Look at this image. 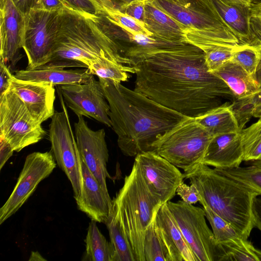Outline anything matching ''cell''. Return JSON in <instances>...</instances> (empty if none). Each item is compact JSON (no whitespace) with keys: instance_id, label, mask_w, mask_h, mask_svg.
I'll list each match as a JSON object with an SVG mask.
<instances>
[{"instance_id":"obj_1","label":"cell","mask_w":261,"mask_h":261,"mask_svg":"<svg viewBox=\"0 0 261 261\" xmlns=\"http://www.w3.org/2000/svg\"><path fill=\"white\" fill-rule=\"evenodd\" d=\"M134 90L191 118L221 105L231 91L210 71L203 51L189 43L156 49L132 60Z\"/></svg>"},{"instance_id":"obj_2","label":"cell","mask_w":261,"mask_h":261,"mask_svg":"<svg viewBox=\"0 0 261 261\" xmlns=\"http://www.w3.org/2000/svg\"><path fill=\"white\" fill-rule=\"evenodd\" d=\"M98 80L110 106L111 127L118 136V147L126 156L151 151L164 134L189 117L121 83Z\"/></svg>"},{"instance_id":"obj_3","label":"cell","mask_w":261,"mask_h":261,"mask_svg":"<svg viewBox=\"0 0 261 261\" xmlns=\"http://www.w3.org/2000/svg\"><path fill=\"white\" fill-rule=\"evenodd\" d=\"M93 17L68 8L62 10L53 55L50 61L39 68H87L91 62L101 58L133 66Z\"/></svg>"},{"instance_id":"obj_4","label":"cell","mask_w":261,"mask_h":261,"mask_svg":"<svg viewBox=\"0 0 261 261\" xmlns=\"http://www.w3.org/2000/svg\"><path fill=\"white\" fill-rule=\"evenodd\" d=\"M183 175L197 189L202 206L208 207L248 239L254 227L253 204L257 193L202 163Z\"/></svg>"},{"instance_id":"obj_5","label":"cell","mask_w":261,"mask_h":261,"mask_svg":"<svg viewBox=\"0 0 261 261\" xmlns=\"http://www.w3.org/2000/svg\"><path fill=\"white\" fill-rule=\"evenodd\" d=\"M113 200L136 260L145 261L143 243L145 232L162 204L149 191L135 162Z\"/></svg>"},{"instance_id":"obj_6","label":"cell","mask_w":261,"mask_h":261,"mask_svg":"<svg viewBox=\"0 0 261 261\" xmlns=\"http://www.w3.org/2000/svg\"><path fill=\"white\" fill-rule=\"evenodd\" d=\"M213 137L195 118L188 117L157 140L151 151L186 172L202 163Z\"/></svg>"},{"instance_id":"obj_7","label":"cell","mask_w":261,"mask_h":261,"mask_svg":"<svg viewBox=\"0 0 261 261\" xmlns=\"http://www.w3.org/2000/svg\"><path fill=\"white\" fill-rule=\"evenodd\" d=\"M167 204L197 261H228L224 247L207 225L203 208L182 200Z\"/></svg>"},{"instance_id":"obj_8","label":"cell","mask_w":261,"mask_h":261,"mask_svg":"<svg viewBox=\"0 0 261 261\" xmlns=\"http://www.w3.org/2000/svg\"><path fill=\"white\" fill-rule=\"evenodd\" d=\"M61 11L35 9L24 16L22 48L28 61L25 69L39 68L51 60L60 29Z\"/></svg>"},{"instance_id":"obj_9","label":"cell","mask_w":261,"mask_h":261,"mask_svg":"<svg viewBox=\"0 0 261 261\" xmlns=\"http://www.w3.org/2000/svg\"><path fill=\"white\" fill-rule=\"evenodd\" d=\"M58 94L62 110L55 112L49 126L51 151L57 165L69 180L74 196H76L81 192L83 183L81 155L59 88Z\"/></svg>"},{"instance_id":"obj_10","label":"cell","mask_w":261,"mask_h":261,"mask_svg":"<svg viewBox=\"0 0 261 261\" xmlns=\"http://www.w3.org/2000/svg\"><path fill=\"white\" fill-rule=\"evenodd\" d=\"M46 135L22 101L10 88L0 97V136L16 152L35 144Z\"/></svg>"},{"instance_id":"obj_11","label":"cell","mask_w":261,"mask_h":261,"mask_svg":"<svg viewBox=\"0 0 261 261\" xmlns=\"http://www.w3.org/2000/svg\"><path fill=\"white\" fill-rule=\"evenodd\" d=\"M57 164L52 152H34L25 158L23 168L10 196L0 209V224L27 201L39 184L49 176Z\"/></svg>"},{"instance_id":"obj_12","label":"cell","mask_w":261,"mask_h":261,"mask_svg":"<svg viewBox=\"0 0 261 261\" xmlns=\"http://www.w3.org/2000/svg\"><path fill=\"white\" fill-rule=\"evenodd\" d=\"M134 162L149 191L161 204L174 197L184 179L177 167L151 151L138 154Z\"/></svg>"},{"instance_id":"obj_13","label":"cell","mask_w":261,"mask_h":261,"mask_svg":"<svg viewBox=\"0 0 261 261\" xmlns=\"http://www.w3.org/2000/svg\"><path fill=\"white\" fill-rule=\"evenodd\" d=\"M150 1L186 29L233 33L220 16L212 0Z\"/></svg>"},{"instance_id":"obj_14","label":"cell","mask_w":261,"mask_h":261,"mask_svg":"<svg viewBox=\"0 0 261 261\" xmlns=\"http://www.w3.org/2000/svg\"><path fill=\"white\" fill-rule=\"evenodd\" d=\"M66 106L77 116H84L111 127L109 105L100 82L94 75L87 82L59 87Z\"/></svg>"},{"instance_id":"obj_15","label":"cell","mask_w":261,"mask_h":261,"mask_svg":"<svg viewBox=\"0 0 261 261\" xmlns=\"http://www.w3.org/2000/svg\"><path fill=\"white\" fill-rule=\"evenodd\" d=\"M74 124V134L81 157L105 191L109 194L106 179L110 178L107 170L109 151L106 132L101 128L93 130L83 116H77Z\"/></svg>"},{"instance_id":"obj_16","label":"cell","mask_w":261,"mask_h":261,"mask_svg":"<svg viewBox=\"0 0 261 261\" xmlns=\"http://www.w3.org/2000/svg\"><path fill=\"white\" fill-rule=\"evenodd\" d=\"M0 59L14 68L22 56L24 16L12 0H1Z\"/></svg>"},{"instance_id":"obj_17","label":"cell","mask_w":261,"mask_h":261,"mask_svg":"<svg viewBox=\"0 0 261 261\" xmlns=\"http://www.w3.org/2000/svg\"><path fill=\"white\" fill-rule=\"evenodd\" d=\"M10 88L22 101L36 122L51 118L55 112V89L52 84L23 81L14 76Z\"/></svg>"},{"instance_id":"obj_18","label":"cell","mask_w":261,"mask_h":261,"mask_svg":"<svg viewBox=\"0 0 261 261\" xmlns=\"http://www.w3.org/2000/svg\"><path fill=\"white\" fill-rule=\"evenodd\" d=\"M83 183L80 193L74 196L78 208L91 220L106 223L112 204L107 194L81 157Z\"/></svg>"},{"instance_id":"obj_19","label":"cell","mask_w":261,"mask_h":261,"mask_svg":"<svg viewBox=\"0 0 261 261\" xmlns=\"http://www.w3.org/2000/svg\"><path fill=\"white\" fill-rule=\"evenodd\" d=\"M155 219L158 232L171 261H197L167 203L161 206Z\"/></svg>"},{"instance_id":"obj_20","label":"cell","mask_w":261,"mask_h":261,"mask_svg":"<svg viewBox=\"0 0 261 261\" xmlns=\"http://www.w3.org/2000/svg\"><path fill=\"white\" fill-rule=\"evenodd\" d=\"M242 161L240 134L232 133L214 136L201 163L216 169H227L240 167Z\"/></svg>"},{"instance_id":"obj_21","label":"cell","mask_w":261,"mask_h":261,"mask_svg":"<svg viewBox=\"0 0 261 261\" xmlns=\"http://www.w3.org/2000/svg\"><path fill=\"white\" fill-rule=\"evenodd\" d=\"M143 21L153 37L160 40L173 43H186V29L150 1L147 2Z\"/></svg>"},{"instance_id":"obj_22","label":"cell","mask_w":261,"mask_h":261,"mask_svg":"<svg viewBox=\"0 0 261 261\" xmlns=\"http://www.w3.org/2000/svg\"><path fill=\"white\" fill-rule=\"evenodd\" d=\"M93 75L88 68L66 70L63 68L46 67L34 70H18L15 72L14 76L23 81L61 86L86 83Z\"/></svg>"},{"instance_id":"obj_23","label":"cell","mask_w":261,"mask_h":261,"mask_svg":"<svg viewBox=\"0 0 261 261\" xmlns=\"http://www.w3.org/2000/svg\"><path fill=\"white\" fill-rule=\"evenodd\" d=\"M213 73L229 88L233 94L234 100L247 97L259 90L254 76L232 60L224 63Z\"/></svg>"},{"instance_id":"obj_24","label":"cell","mask_w":261,"mask_h":261,"mask_svg":"<svg viewBox=\"0 0 261 261\" xmlns=\"http://www.w3.org/2000/svg\"><path fill=\"white\" fill-rule=\"evenodd\" d=\"M212 1L220 16L239 39L240 44H252L250 25L251 7L227 5L220 0Z\"/></svg>"},{"instance_id":"obj_25","label":"cell","mask_w":261,"mask_h":261,"mask_svg":"<svg viewBox=\"0 0 261 261\" xmlns=\"http://www.w3.org/2000/svg\"><path fill=\"white\" fill-rule=\"evenodd\" d=\"M195 118L213 136L240 132L230 103L228 102Z\"/></svg>"},{"instance_id":"obj_26","label":"cell","mask_w":261,"mask_h":261,"mask_svg":"<svg viewBox=\"0 0 261 261\" xmlns=\"http://www.w3.org/2000/svg\"><path fill=\"white\" fill-rule=\"evenodd\" d=\"M105 224L114 249V261H136L132 246L121 224L117 206L113 199L109 217Z\"/></svg>"},{"instance_id":"obj_27","label":"cell","mask_w":261,"mask_h":261,"mask_svg":"<svg viewBox=\"0 0 261 261\" xmlns=\"http://www.w3.org/2000/svg\"><path fill=\"white\" fill-rule=\"evenodd\" d=\"M86 250L82 260L114 261V249L99 230L96 222L89 223L85 240Z\"/></svg>"},{"instance_id":"obj_28","label":"cell","mask_w":261,"mask_h":261,"mask_svg":"<svg viewBox=\"0 0 261 261\" xmlns=\"http://www.w3.org/2000/svg\"><path fill=\"white\" fill-rule=\"evenodd\" d=\"M205 217L209 222L215 238L222 246H243L250 242L245 239L230 223L220 217L208 207L203 206Z\"/></svg>"},{"instance_id":"obj_29","label":"cell","mask_w":261,"mask_h":261,"mask_svg":"<svg viewBox=\"0 0 261 261\" xmlns=\"http://www.w3.org/2000/svg\"><path fill=\"white\" fill-rule=\"evenodd\" d=\"M96 8L97 14L102 15L112 24L127 34H141L153 36L144 21L133 17L116 7L102 5L97 6Z\"/></svg>"},{"instance_id":"obj_30","label":"cell","mask_w":261,"mask_h":261,"mask_svg":"<svg viewBox=\"0 0 261 261\" xmlns=\"http://www.w3.org/2000/svg\"><path fill=\"white\" fill-rule=\"evenodd\" d=\"M214 169L219 173L233 179L258 196L261 195V160L253 161L250 165L244 167Z\"/></svg>"},{"instance_id":"obj_31","label":"cell","mask_w":261,"mask_h":261,"mask_svg":"<svg viewBox=\"0 0 261 261\" xmlns=\"http://www.w3.org/2000/svg\"><path fill=\"white\" fill-rule=\"evenodd\" d=\"M87 68L98 78L109 79L121 83L126 81L128 73H135L134 66L126 65L106 58H99L91 62Z\"/></svg>"},{"instance_id":"obj_32","label":"cell","mask_w":261,"mask_h":261,"mask_svg":"<svg viewBox=\"0 0 261 261\" xmlns=\"http://www.w3.org/2000/svg\"><path fill=\"white\" fill-rule=\"evenodd\" d=\"M239 134L243 161L261 160V118Z\"/></svg>"},{"instance_id":"obj_33","label":"cell","mask_w":261,"mask_h":261,"mask_svg":"<svg viewBox=\"0 0 261 261\" xmlns=\"http://www.w3.org/2000/svg\"><path fill=\"white\" fill-rule=\"evenodd\" d=\"M155 216L145 232L143 251L145 261H171L168 253L158 232Z\"/></svg>"},{"instance_id":"obj_34","label":"cell","mask_w":261,"mask_h":261,"mask_svg":"<svg viewBox=\"0 0 261 261\" xmlns=\"http://www.w3.org/2000/svg\"><path fill=\"white\" fill-rule=\"evenodd\" d=\"M260 59L261 46L240 44L234 49L231 60L240 65L249 74L254 76Z\"/></svg>"},{"instance_id":"obj_35","label":"cell","mask_w":261,"mask_h":261,"mask_svg":"<svg viewBox=\"0 0 261 261\" xmlns=\"http://www.w3.org/2000/svg\"><path fill=\"white\" fill-rule=\"evenodd\" d=\"M228 257V261H261V250L255 248L250 243L238 246H223Z\"/></svg>"},{"instance_id":"obj_36","label":"cell","mask_w":261,"mask_h":261,"mask_svg":"<svg viewBox=\"0 0 261 261\" xmlns=\"http://www.w3.org/2000/svg\"><path fill=\"white\" fill-rule=\"evenodd\" d=\"M236 48L217 47L203 52L209 70L213 72L231 60Z\"/></svg>"},{"instance_id":"obj_37","label":"cell","mask_w":261,"mask_h":261,"mask_svg":"<svg viewBox=\"0 0 261 261\" xmlns=\"http://www.w3.org/2000/svg\"><path fill=\"white\" fill-rule=\"evenodd\" d=\"M176 193L183 201L188 204H195L200 200L197 189L192 184L188 186L182 181L177 188Z\"/></svg>"},{"instance_id":"obj_38","label":"cell","mask_w":261,"mask_h":261,"mask_svg":"<svg viewBox=\"0 0 261 261\" xmlns=\"http://www.w3.org/2000/svg\"><path fill=\"white\" fill-rule=\"evenodd\" d=\"M67 7L75 11L95 16L97 14V8L91 0H63Z\"/></svg>"},{"instance_id":"obj_39","label":"cell","mask_w":261,"mask_h":261,"mask_svg":"<svg viewBox=\"0 0 261 261\" xmlns=\"http://www.w3.org/2000/svg\"><path fill=\"white\" fill-rule=\"evenodd\" d=\"M250 25L252 44L261 46V12L251 9Z\"/></svg>"},{"instance_id":"obj_40","label":"cell","mask_w":261,"mask_h":261,"mask_svg":"<svg viewBox=\"0 0 261 261\" xmlns=\"http://www.w3.org/2000/svg\"><path fill=\"white\" fill-rule=\"evenodd\" d=\"M147 2V1L145 0L134 1L128 4L121 11L138 20L143 21Z\"/></svg>"},{"instance_id":"obj_41","label":"cell","mask_w":261,"mask_h":261,"mask_svg":"<svg viewBox=\"0 0 261 261\" xmlns=\"http://www.w3.org/2000/svg\"><path fill=\"white\" fill-rule=\"evenodd\" d=\"M13 77L9 67L0 59V97L10 88Z\"/></svg>"},{"instance_id":"obj_42","label":"cell","mask_w":261,"mask_h":261,"mask_svg":"<svg viewBox=\"0 0 261 261\" xmlns=\"http://www.w3.org/2000/svg\"><path fill=\"white\" fill-rule=\"evenodd\" d=\"M24 16L32 10L39 9L41 0H12Z\"/></svg>"},{"instance_id":"obj_43","label":"cell","mask_w":261,"mask_h":261,"mask_svg":"<svg viewBox=\"0 0 261 261\" xmlns=\"http://www.w3.org/2000/svg\"><path fill=\"white\" fill-rule=\"evenodd\" d=\"M14 151L11 144L3 137L0 136V170L9 158L13 155Z\"/></svg>"},{"instance_id":"obj_44","label":"cell","mask_w":261,"mask_h":261,"mask_svg":"<svg viewBox=\"0 0 261 261\" xmlns=\"http://www.w3.org/2000/svg\"><path fill=\"white\" fill-rule=\"evenodd\" d=\"M67 8L63 0H41L40 8L48 11H60Z\"/></svg>"},{"instance_id":"obj_45","label":"cell","mask_w":261,"mask_h":261,"mask_svg":"<svg viewBox=\"0 0 261 261\" xmlns=\"http://www.w3.org/2000/svg\"><path fill=\"white\" fill-rule=\"evenodd\" d=\"M96 8L98 5H106L116 7L119 10H122L129 3L136 1L144 0H91ZM150 1V0H145Z\"/></svg>"},{"instance_id":"obj_46","label":"cell","mask_w":261,"mask_h":261,"mask_svg":"<svg viewBox=\"0 0 261 261\" xmlns=\"http://www.w3.org/2000/svg\"><path fill=\"white\" fill-rule=\"evenodd\" d=\"M253 215L254 227H257L261 232V198L257 196L253 201Z\"/></svg>"},{"instance_id":"obj_47","label":"cell","mask_w":261,"mask_h":261,"mask_svg":"<svg viewBox=\"0 0 261 261\" xmlns=\"http://www.w3.org/2000/svg\"><path fill=\"white\" fill-rule=\"evenodd\" d=\"M224 3L230 5L251 7L255 3L254 0H220Z\"/></svg>"},{"instance_id":"obj_48","label":"cell","mask_w":261,"mask_h":261,"mask_svg":"<svg viewBox=\"0 0 261 261\" xmlns=\"http://www.w3.org/2000/svg\"><path fill=\"white\" fill-rule=\"evenodd\" d=\"M254 77L258 85L259 89H261V59L257 67Z\"/></svg>"},{"instance_id":"obj_49","label":"cell","mask_w":261,"mask_h":261,"mask_svg":"<svg viewBox=\"0 0 261 261\" xmlns=\"http://www.w3.org/2000/svg\"><path fill=\"white\" fill-rule=\"evenodd\" d=\"M29 260H46L37 251L32 252Z\"/></svg>"},{"instance_id":"obj_50","label":"cell","mask_w":261,"mask_h":261,"mask_svg":"<svg viewBox=\"0 0 261 261\" xmlns=\"http://www.w3.org/2000/svg\"><path fill=\"white\" fill-rule=\"evenodd\" d=\"M251 9L254 11L261 12V1L254 3Z\"/></svg>"},{"instance_id":"obj_51","label":"cell","mask_w":261,"mask_h":261,"mask_svg":"<svg viewBox=\"0 0 261 261\" xmlns=\"http://www.w3.org/2000/svg\"><path fill=\"white\" fill-rule=\"evenodd\" d=\"M254 2H255V3L257 2V0H254Z\"/></svg>"}]
</instances>
